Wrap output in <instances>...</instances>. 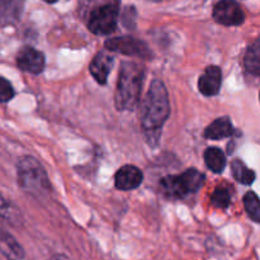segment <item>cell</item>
Listing matches in <instances>:
<instances>
[{
	"instance_id": "9a60e30c",
	"label": "cell",
	"mask_w": 260,
	"mask_h": 260,
	"mask_svg": "<svg viewBox=\"0 0 260 260\" xmlns=\"http://www.w3.org/2000/svg\"><path fill=\"white\" fill-rule=\"evenodd\" d=\"M205 161L208 169L213 173H221L226 167L225 154L218 147H208L205 152Z\"/></svg>"
},
{
	"instance_id": "d6986e66",
	"label": "cell",
	"mask_w": 260,
	"mask_h": 260,
	"mask_svg": "<svg viewBox=\"0 0 260 260\" xmlns=\"http://www.w3.org/2000/svg\"><path fill=\"white\" fill-rule=\"evenodd\" d=\"M13 96H14L13 86L10 85V83L7 79L2 78L0 79V101H2L3 103H7V102H9Z\"/></svg>"
},
{
	"instance_id": "8fae6325",
	"label": "cell",
	"mask_w": 260,
	"mask_h": 260,
	"mask_svg": "<svg viewBox=\"0 0 260 260\" xmlns=\"http://www.w3.org/2000/svg\"><path fill=\"white\" fill-rule=\"evenodd\" d=\"M114 58L107 52L96 53L95 57L90 62V74L99 84H106L111 69L113 66Z\"/></svg>"
},
{
	"instance_id": "52a82bcc",
	"label": "cell",
	"mask_w": 260,
	"mask_h": 260,
	"mask_svg": "<svg viewBox=\"0 0 260 260\" xmlns=\"http://www.w3.org/2000/svg\"><path fill=\"white\" fill-rule=\"evenodd\" d=\"M212 15L222 25H240L245 19L243 9L235 0H221L213 8Z\"/></svg>"
},
{
	"instance_id": "ba28073f",
	"label": "cell",
	"mask_w": 260,
	"mask_h": 260,
	"mask_svg": "<svg viewBox=\"0 0 260 260\" xmlns=\"http://www.w3.org/2000/svg\"><path fill=\"white\" fill-rule=\"evenodd\" d=\"M17 65L25 73L40 74L45 68V55L32 47H24L18 52Z\"/></svg>"
},
{
	"instance_id": "44dd1931",
	"label": "cell",
	"mask_w": 260,
	"mask_h": 260,
	"mask_svg": "<svg viewBox=\"0 0 260 260\" xmlns=\"http://www.w3.org/2000/svg\"><path fill=\"white\" fill-rule=\"evenodd\" d=\"M46 3H50V4H53V3H56L57 2V0H45Z\"/></svg>"
},
{
	"instance_id": "e0dca14e",
	"label": "cell",
	"mask_w": 260,
	"mask_h": 260,
	"mask_svg": "<svg viewBox=\"0 0 260 260\" xmlns=\"http://www.w3.org/2000/svg\"><path fill=\"white\" fill-rule=\"evenodd\" d=\"M245 211L254 222L260 223V200L254 192H248L243 198Z\"/></svg>"
},
{
	"instance_id": "7c38bea8",
	"label": "cell",
	"mask_w": 260,
	"mask_h": 260,
	"mask_svg": "<svg viewBox=\"0 0 260 260\" xmlns=\"http://www.w3.org/2000/svg\"><path fill=\"white\" fill-rule=\"evenodd\" d=\"M234 135V127L228 117H221L213 121L206 128L205 137L210 140H221L226 137H231Z\"/></svg>"
},
{
	"instance_id": "5b68a950",
	"label": "cell",
	"mask_w": 260,
	"mask_h": 260,
	"mask_svg": "<svg viewBox=\"0 0 260 260\" xmlns=\"http://www.w3.org/2000/svg\"><path fill=\"white\" fill-rule=\"evenodd\" d=\"M117 20H118V7L116 4L102 5L90 13L88 28L94 35H111L116 30Z\"/></svg>"
},
{
	"instance_id": "6da1fadb",
	"label": "cell",
	"mask_w": 260,
	"mask_h": 260,
	"mask_svg": "<svg viewBox=\"0 0 260 260\" xmlns=\"http://www.w3.org/2000/svg\"><path fill=\"white\" fill-rule=\"evenodd\" d=\"M141 124L150 139H156L160 128L168 119L170 113L169 96L165 85L160 80L150 84L149 91L145 95L141 107Z\"/></svg>"
},
{
	"instance_id": "30bf717a",
	"label": "cell",
	"mask_w": 260,
	"mask_h": 260,
	"mask_svg": "<svg viewBox=\"0 0 260 260\" xmlns=\"http://www.w3.org/2000/svg\"><path fill=\"white\" fill-rule=\"evenodd\" d=\"M222 73L217 66H208L198 80V88L203 95L212 96L220 91Z\"/></svg>"
},
{
	"instance_id": "5bb4252c",
	"label": "cell",
	"mask_w": 260,
	"mask_h": 260,
	"mask_svg": "<svg viewBox=\"0 0 260 260\" xmlns=\"http://www.w3.org/2000/svg\"><path fill=\"white\" fill-rule=\"evenodd\" d=\"M244 66L253 75H260V37L246 51L244 56Z\"/></svg>"
},
{
	"instance_id": "2e32d148",
	"label": "cell",
	"mask_w": 260,
	"mask_h": 260,
	"mask_svg": "<svg viewBox=\"0 0 260 260\" xmlns=\"http://www.w3.org/2000/svg\"><path fill=\"white\" fill-rule=\"evenodd\" d=\"M231 170H233L234 178L241 184L250 185L255 180V173L249 169L241 160H234L233 164H231Z\"/></svg>"
},
{
	"instance_id": "9c48e42d",
	"label": "cell",
	"mask_w": 260,
	"mask_h": 260,
	"mask_svg": "<svg viewBox=\"0 0 260 260\" xmlns=\"http://www.w3.org/2000/svg\"><path fill=\"white\" fill-rule=\"evenodd\" d=\"M144 174L134 165H124L116 174V187L121 190L136 189L141 185Z\"/></svg>"
},
{
	"instance_id": "8992f818",
	"label": "cell",
	"mask_w": 260,
	"mask_h": 260,
	"mask_svg": "<svg viewBox=\"0 0 260 260\" xmlns=\"http://www.w3.org/2000/svg\"><path fill=\"white\" fill-rule=\"evenodd\" d=\"M106 48L127 56H136V57H150L151 56L146 43L134 37L111 38V40L106 41Z\"/></svg>"
},
{
	"instance_id": "277c9868",
	"label": "cell",
	"mask_w": 260,
	"mask_h": 260,
	"mask_svg": "<svg viewBox=\"0 0 260 260\" xmlns=\"http://www.w3.org/2000/svg\"><path fill=\"white\" fill-rule=\"evenodd\" d=\"M205 183V175L197 169H188L183 174L168 175L160 182L161 190L170 198H183L194 193Z\"/></svg>"
},
{
	"instance_id": "7402d4cb",
	"label": "cell",
	"mask_w": 260,
	"mask_h": 260,
	"mask_svg": "<svg viewBox=\"0 0 260 260\" xmlns=\"http://www.w3.org/2000/svg\"><path fill=\"white\" fill-rule=\"evenodd\" d=\"M154 2H160V0H154Z\"/></svg>"
},
{
	"instance_id": "4fadbf2b",
	"label": "cell",
	"mask_w": 260,
	"mask_h": 260,
	"mask_svg": "<svg viewBox=\"0 0 260 260\" xmlns=\"http://www.w3.org/2000/svg\"><path fill=\"white\" fill-rule=\"evenodd\" d=\"M2 254L8 260H22L24 258V250L18 241L10 234L2 233Z\"/></svg>"
},
{
	"instance_id": "7a4b0ae2",
	"label": "cell",
	"mask_w": 260,
	"mask_h": 260,
	"mask_svg": "<svg viewBox=\"0 0 260 260\" xmlns=\"http://www.w3.org/2000/svg\"><path fill=\"white\" fill-rule=\"evenodd\" d=\"M144 68L132 61H124L119 70L116 91V106L119 111H131L141 95Z\"/></svg>"
},
{
	"instance_id": "ac0fdd59",
	"label": "cell",
	"mask_w": 260,
	"mask_h": 260,
	"mask_svg": "<svg viewBox=\"0 0 260 260\" xmlns=\"http://www.w3.org/2000/svg\"><path fill=\"white\" fill-rule=\"evenodd\" d=\"M212 205L217 208H228L229 205L231 202V197H230V193H229L228 189L225 188H217V189L213 192L212 198Z\"/></svg>"
},
{
	"instance_id": "3957f363",
	"label": "cell",
	"mask_w": 260,
	"mask_h": 260,
	"mask_svg": "<svg viewBox=\"0 0 260 260\" xmlns=\"http://www.w3.org/2000/svg\"><path fill=\"white\" fill-rule=\"evenodd\" d=\"M19 185L33 196H42L50 190V182L42 165L29 156L23 157L18 164Z\"/></svg>"
},
{
	"instance_id": "ffe728a7",
	"label": "cell",
	"mask_w": 260,
	"mask_h": 260,
	"mask_svg": "<svg viewBox=\"0 0 260 260\" xmlns=\"http://www.w3.org/2000/svg\"><path fill=\"white\" fill-rule=\"evenodd\" d=\"M53 260H66V259L63 258V256H60V255H57V256H56V258H53Z\"/></svg>"
}]
</instances>
